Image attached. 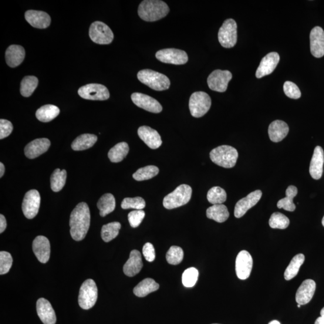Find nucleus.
<instances>
[{"label": "nucleus", "mask_w": 324, "mask_h": 324, "mask_svg": "<svg viewBox=\"0 0 324 324\" xmlns=\"http://www.w3.org/2000/svg\"><path fill=\"white\" fill-rule=\"evenodd\" d=\"M69 225L70 234L75 241L83 240L89 231L90 225V212L86 202H80L71 213Z\"/></svg>", "instance_id": "obj_1"}, {"label": "nucleus", "mask_w": 324, "mask_h": 324, "mask_svg": "<svg viewBox=\"0 0 324 324\" xmlns=\"http://www.w3.org/2000/svg\"><path fill=\"white\" fill-rule=\"evenodd\" d=\"M170 12L166 3L160 0H145L138 8V15L145 21L154 22L165 18Z\"/></svg>", "instance_id": "obj_2"}, {"label": "nucleus", "mask_w": 324, "mask_h": 324, "mask_svg": "<svg viewBox=\"0 0 324 324\" xmlns=\"http://www.w3.org/2000/svg\"><path fill=\"white\" fill-rule=\"evenodd\" d=\"M211 160L218 166L225 168L235 167L238 157V153L235 148L222 146L214 148L210 153Z\"/></svg>", "instance_id": "obj_3"}, {"label": "nucleus", "mask_w": 324, "mask_h": 324, "mask_svg": "<svg viewBox=\"0 0 324 324\" xmlns=\"http://www.w3.org/2000/svg\"><path fill=\"white\" fill-rule=\"evenodd\" d=\"M137 77L140 82L154 90H166L171 85L170 80L166 75L150 69L140 71Z\"/></svg>", "instance_id": "obj_4"}, {"label": "nucleus", "mask_w": 324, "mask_h": 324, "mask_svg": "<svg viewBox=\"0 0 324 324\" xmlns=\"http://www.w3.org/2000/svg\"><path fill=\"white\" fill-rule=\"evenodd\" d=\"M192 189L190 185L181 184L164 199L163 205L168 210L181 207L188 203L192 197Z\"/></svg>", "instance_id": "obj_5"}, {"label": "nucleus", "mask_w": 324, "mask_h": 324, "mask_svg": "<svg viewBox=\"0 0 324 324\" xmlns=\"http://www.w3.org/2000/svg\"><path fill=\"white\" fill-rule=\"evenodd\" d=\"M211 106V100L207 93L203 92H195L189 99V110L192 116L200 118L208 113Z\"/></svg>", "instance_id": "obj_6"}, {"label": "nucleus", "mask_w": 324, "mask_h": 324, "mask_svg": "<svg viewBox=\"0 0 324 324\" xmlns=\"http://www.w3.org/2000/svg\"><path fill=\"white\" fill-rule=\"evenodd\" d=\"M98 297V289L95 282L87 279L81 286L78 303L81 308L89 310L95 305Z\"/></svg>", "instance_id": "obj_7"}, {"label": "nucleus", "mask_w": 324, "mask_h": 324, "mask_svg": "<svg viewBox=\"0 0 324 324\" xmlns=\"http://www.w3.org/2000/svg\"><path fill=\"white\" fill-rule=\"evenodd\" d=\"M218 39L225 48H231L237 42V24L233 19L225 21L219 29Z\"/></svg>", "instance_id": "obj_8"}, {"label": "nucleus", "mask_w": 324, "mask_h": 324, "mask_svg": "<svg viewBox=\"0 0 324 324\" xmlns=\"http://www.w3.org/2000/svg\"><path fill=\"white\" fill-rule=\"evenodd\" d=\"M90 39L99 45H108L113 42L114 34L105 23L96 21L92 23L89 30Z\"/></svg>", "instance_id": "obj_9"}, {"label": "nucleus", "mask_w": 324, "mask_h": 324, "mask_svg": "<svg viewBox=\"0 0 324 324\" xmlns=\"http://www.w3.org/2000/svg\"><path fill=\"white\" fill-rule=\"evenodd\" d=\"M78 94L84 99L92 100H106L110 97L107 88L99 84H90L80 87Z\"/></svg>", "instance_id": "obj_10"}, {"label": "nucleus", "mask_w": 324, "mask_h": 324, "mask_svg": "<svg viewBox=\"0 0 324 324\" xmlns=\"http://www.w3.org/2000/svg\"><path fill=\"white\" fill-rule=\"evenodd\" d=\"M232 77V73L228 70H215L208 77V86L211 90L224 93L227 91Z\"/></svg>", "instance_id": "obj_11"}, {"label": "nucleus", "mask_w": 324, "mask_h": 324, "mask_svg": "<svg viewBox=\"0 0 324 324\" xmlns=\"http://www.w3.org/2000/svg\"><path fill=\"white\" fill-rule=\"evenodd\" d=\"M156 57L162 63L175 65H184L188 62L187 53L183 50L175 48L158 50L156 53Z\"/></svg>", "instance_id": "obj_12"}, {"label": "nucleus", "mask_w": 324, "mask_h": 324, "mask_svg": "<svg viewBox=\"0 0 324 324\" xmlns=\"http://www.w3.org/2000/svg\"><path fill=\"white\" fill-rule=\"evenodd\" d=\"M40 205V196L36 190L26 192L23 198L22 209L23 214L27 219H32L38 214Z\"/></svg>", "instance_id": "obj_13"}, {"label": "nucleus", "mask_w": 324, "mask_h": 324, "mask_svg": "<svg viewBox=\"0 0 324 324\" xmlns=\"http://www.w3.org/2000/svg\"><path fill=\"white\" fill-rule=\"evenodd\" d=\"M131 100L138 107L152 113L158 114L161 112L162 106L159 102L154 98L140 93H134L131 96Z\"/></svg>", "instance_id": "obj_14"}, {"label": "nucleus", "mask_w": 324, "mask_h": 324, "mask_svg": "<svg viewBox=\"0 0 324 324\" xmlns=\"http://www.w3.org/2000/svg\"><path fill=\"white\" fill-rule=\"evenodd\" d=\"M253 259L248 251H242L239 253L236 258L235 271L238 279H247L252 272Z\"/></svg>", "instance_id": "obj_15"}, {"label": "nucleus", "mask_w": 324, "mask_h": 324, "mask_svg": "<svg viewBox=\"0 0 324 324\" xmlns=\"http://www.w3.org/2000/svg\"><path fill=\"white\" fill-rule=\"evenodd\" d=\"M262 192L260 190L255 191L249 194L247 197L242 198L236 204L234 209L235 218H240L246 212L258 203L262 197Z\"/></svg>", "instance_id": "obj_16"}, {"label": "nucleus", "mask_w": 324, "mask_h": 324, "mask_svg": "<svg viewBox=\"0 0 324 324\" xmlns=\"http://www.w3.org/2000/svg\"><path fill=\"white\" fill-rule=\"evenodd\" d=\"M310 52L316 58L324 56V31L319 26L314 27L310 34Z\"/></svg>", "instance_id": "obj_17"}, {"label": "nucleus", "mask_w": 324, "mask_h": 324, "mask_svg": "<svg viewBox=\"0 0 324 324\" xmlns=\"http://www.w3.org/2000/svg\"><path fill=\"white\" fill-rule=\"evenodd\" d=\"M280 61L279 53L276 52H270L266 55L261 60L257 70L256 72V77L261 78L274 72Z\"/></svg>", "instance_id": "obj_18"}, {"label": "nucleus", "mask_w": 324, "mask_h": 324, "mask_svg": "<svg viewBox=\"0 0 324 324\" xmlns=\"http://www.w3.org/2000/svg\"><path fill=\"white\" fill-rule=\"evenodd\" d=\"M33 251L39 261L45 264L50 258V246L49 239L44 236H38L33 242Z\"/></svg>", "instance_id": "obj_19"}, {"label": "nucleus", "mask_w": 324, "mask_h": 324, "mask_svg": "<svg viewBox=\"0 0 324 324\" xmlns=\"http://www.w3.org/2000/svg\"><path fill=\"white\" fill-rule=\"evenodd\" d=\"M36 309L39 318L44 324H56V313L48 300L39 299L37 302Z\"/></svg>", "instance_id": "obj_20"}, {"label": "nucleus", "mask_w": 324, "mask_h": 324, "mask_svg": "<svg viewBox=\"0 0 324 324\" xmlns=\"http://www.w3.org/2000/svg\"><path fill=\"white\" fill-rule=\"evenodd\" d=\"M316 290V283L312 279L304 281L297 290L295 300L298 305H305L313 298Z\"/></svg>", "instance_id": "obj_21"}, {"label": "nucleus", "mask_w": 324, "mask_h": 324, "mask_svg": "<svg viewBox=\"0 0 324 324\" xmlns=\"http://www.w3.org/2000/svg\"><path fill=\"white\" fill-rule=\"evenodd\" d=\"M138 134L141 140L151 149H157L162 144V141L159 133L156 130L150 127L144 126L138 129Z\"/></svg>", "instance_id": "obj_22"}, {"label": "nucleus", "mask_w": 324, "mask_h": 324, "mask_svg": "<svg viewBox=\"0 0 324 324\" xmlns=\"http://www.w3.org/2000/svg\"><path fill=\"white\" fill-rule=\"evenodd\" d=\"M50 142L47 138H39L30 143L25 148V155L29 158H35L48 150Z\"/></svg>", "instance_id": "obj_23"}, {"label": "nucleus", "mask_w": 324, "mask_h": 324, "mask_svg": "<svg viewBox=\"0 0 324 324\" xmlns=\"http://www.w3.org/2000/svg\"><path fill=\"white\" fill-rule=\"evenodd\" d=\"M25 18L30 25L36 29H46L51 22V19L48 13L33 10L25 12Z\"/></svg>", "instance_id": "obj_24"}, {"label": "nucleus", "mask_w": 324, "mask_h": 324, "mask_svg": "<svg viewBox=\"0 0 324 324\" xmlns=\"http://www.w3.org/2000/svg\"><path fill=\"white\" fill-rule=\"evenodd\" d=\"M324 164V152L320 146H317L314 150L311 161H310L309 173L315 180H319L323 173Z\"/></svg>", "instance_id": "obj_25"}, {"label": "nucleus", "mask_w": 324, "mask_h": 324, "mask_svg": "<svg viewBox=\"0 0 324 324\" xmlns=\"http://www.w3.org/2000/svg\"><path fill=\"white\" fill-rule=\"evenodd\" d=\"M143 266V260L140 252L133 250L130 252L129 259L123 266V272L126 276L133 277L141 272Z\"/></svg>", "instance_id": "obj_26"}, {"label": "nucleus", "mask_w": 324, "mask_h": 324, "mask_svg": "<svg viewBox=\"0 0 324 324\" xmlns=\"http://www.w3.org/2000/svg\"><path fill=\"white\" fill-rule=\"evenodd\" d=\"M289 127L285 121L275 120L269 124L268 134L270 140L274 143H279L288 135Z\"/></svg>", "instance_id": "obj_27"}, {"label": "nucleus", "mask_w": 324, "mask_h": 324, "mask_svg": "<svg viewBox=\"0 0 324 324\" xmlns=\"http://www.w3.org/2000/svg\"><path fill=\"white\" fill-rule=\"evenodd\" d=\"M25 49L22 46H10L6 52V63L11 67H16L21 65L25 59Z\"/></svg>", "instance_id": "obj_28"}, {"label": "nucleus", "mask_w": 324, "mask_h": 324, "mask_svg": "<svg viewBox=\"0 0 324 324\" xmlns=\"http://www.w3.org/2000/svg\"><path fill=\"white\" fill-rule=\"evenodd\" d=\"M207 217L219 223L227 221L229 212L227 206L224 204H215L209 207L207 210Z\"/></svg>", "instance_id": "obj_29"}, {"label": "nucleus", "mask_w": 324, "mask_h": 324, "mask_svg": "<svg viewBox=\"0 0 324 324\" xmlns=\"http://www.w3.org/2000/svg\"><path fill=\"white\" fill-rule=\"evenodd\" d=\"M159 288V285L153 279L147 278L134 287V294L138 297H144L149 293L156 291Z\"/></svg>", "instance_id": "obj_30"}, {"label": "nucleus", "mask_w": 324, "mask_h": 324, "mask_svg": "<svg viewBox=\"0 0 324 324\" xmlns=\"http://www.w3.org/2000/svg\"><path fill=\"white\" fill-rule=\"evenodd\" d=\"M97 137L93 134H83L77 137L72 144V148L75 151H82L89 149L96 144Z\"/></svg>", "instance_id": "obj_31"}, {"label": "nucleus", "mask_w": 324, "mask_h": 324, "mask_svg": "<svg viewBox=\"0 0 324 324\" xmlns=\"http://www.w3.org/2000/svg\"><path fill=\"white\" fill-rule=\"evenodd\" d=\"M60 113L58 107L53 104H46L36 111L37 119L43 123L49 122L59 116Z\"/></svg>", "instance_id": "obj_32"}, {"label": "nucleus", "mask_w": 324, "mask_h": 324, "mask_svg": "<svg viewBox=\"0 0 324 324\" xmlns=\"http://www.w3.org/2000/svg\"><path fill=\"white\" fill-rule=\"evenodd\" d=\"M298 194V189L294 185H289L286 191V197L282 199L278 202V207L284 209L286 211H295L296 206L293 203V198Z\"/></svg>", "instance_id": "obj_33"}, {"label": "nucleus", "mask_w": 324, "mask_h": 324, "mask_svg": "<svg viewBox=\"0 0 324 324\" xmlns=\"http://www.w3.org/2000/svg\"><path fill=\"white\" fill-rule=\"evenodd\" d=\"M97 205L100 210V215L104 217L114 211L116 208V200L112 194H104L99 199Z\"/></svg>", "instance_id": "obj_34"}, {"label": "nucleus", "mask_w": 324, "mask_h": 324, "mask_svg": "<svg viewBox=\"0 0 324 324\" xmlns=\"http://www.w3.org/2000/svg\"><path fill=\"white\" fill-rule=\"evenodd\" d=\"M129 147L126 143H120L111 148L108 153V157L113 163H119L122 161L129 153Z\"/></svg>", "instance_id": "obj_35"}, {"label": "nucleus", "mask_w": 324, "mask_h": 324, "mask_svg": "<svg viewBox=\"0 0 324 324\" xmlns=\"http://www.w3.org/2000/svg\"><path fill=\"white\" fill-rule=\"evenodd\" d=\"M305 256L302 254L295 255L292 259L285 272L284 277L286 281H290L295 278L298 274L299 269L305 262Z\"/></svg>", "instance_id": "obj_36"}, {"label": "nucleus", "mask_w": 324, "mask_h": 324, "mask_svg": "<svg viewBox=\"0 0 324 324\" xmlns=\"http://www.w3.org/2000/svg\"><path fill=\"white\" fill-rule=\"evenodd\" d=\"M66 170H60V169H56L50 177V187H51L52 190L55 192L62 191L66 184Z\"/></svg>", "instance_id": "obj_37"}, {"label": "nucleus", "mask_w": 324, "mask_h": 324, "mask_svg": "<svg viewBox=\"0 0 324 324\" xmlns=\"http://www.w3.org/2000/svg\"><path fill=\"white\" fill-rule=\"evenodd\" d=\"M119 222H114L103 226L101 236L104 242H110L116 238L119 234L121 228Z\"/></svg>", "instance_id": "obj_38"}, {"label": "nucleus", "mask_w": 324, "mask_h": 324, "mask_svg": "<svg viewBox=\"0 0 324 324\" xmlns=\"http://www.w3.org/2000/svg\"><path fill=\"white\" fill-rule=\"evenodd\" d=\"M39 84L38 77L34 76H26L21 84V94L25 97H30L36 89Z\"/></svg>", "instance_id": "obj_39"}, {"label": "nucleus", "mask_w": 324, "mask_h": 324, "mask_svg": "<svg viewBox=\"0 0 324 324\" xmlns=\"http://www.w3.org/2000/svg\"><path fill=\"white\" fill-rule=\"evenodd\" d=\"M159 173V169L153 165L140 168L133 174V177L135 180L141 181L150 180V179L156 177Z\"/></svg>", "instance_id": "obj_40"}, {"label": "nucleus", "mask_w": 324, "mask_h": 324, "mask_svg": "<svg viewBox=\"0 0 324 324\" xmlns=\"http://www.w3.org/2000/svg\"><path fill=\"white\" fill-rule=\"evenodd\" d=\"M227 193L224 189L221 187H212L208 192L207 200L212 204H222L227 201Z\"/></svg>", "instance_id": "obj_41"}, {"label": "nucleus", "mask_w": 324, "mask_h": 324, "mask_svg": "<svg viewBox=\"0 0 324 324\" xmlns=\"http://www.w3.org/2000/svg\"><path fill=\"white\" fill-rule=\"evenodd\" d=\"M289 219L279 212L272 214L269 221V227L273 229H285L289 227Z\"/></svg>", "instance_id": "obj_42"}, {"label": "nucleus", "mask_w": 324, "mask_h": 324, "mask_svg": "<svg viewBox=\"0 0 324 324\" xmlns=\"http://www.w3.org/2000/svg\"><path fill=\"white\" fill-rule=\"evenodd\" d=\"M184 252L183 249L178 246H173L167 253L166 258L169 264L178 265L183 261Z\"/></svg>", "instance_id": "obj_43"}, {"label": "nucleus", "mask_w": 324, "mask_h": 324, "mask_svg": "<svg viewBox=\"0 0 324 324\" xmlns=\"http://www.w3.org/2000/svg\"><path fill=\"white\" fill-rule=\"evenodd\" d=\"M199 276V272L197 269L194 267L188 268L185 269L182 276V282L186 288H192L195 285Z\"/></svg>", "instance_id": "obj_44"}, {"label": "nucleus", "mask_w": 324, "mask_h": 324, "mask_svg": "<svg viewBox=\"0 0 324 324\" xmlns=\"http://www.w3.org/2000/svg\"><path fill=\"white\" fill-rule=\"evenodd\" d=\"M146 201L143 198H124L122 203H121V208L126 210V209L133 208L136 210H143L146 207Z\"/></svg>", "instance_id": "obj_45"}, {"label": "nucleus", "mask_w": 324, "mask_h": 324, "mask_svg": "<svg viewBox=\"0 0 324 324\" xmlns=\"http://www.w3.org/2000/svg\"><path fill=\"white\" fill-rule=\"evenodd\" d=\"M13 263V259L9 252L2 251L0 252V275H5L11 269Z\"/></svg>", "instance_id": "obj_46"}, {"label": "nucleus", "mask_w": 324, "mask_h": 324, "mask_svg": "<svg viewBox=\"0 0 324 324\" xmlns=\"http://www.w3.org/2000/svg\"><path fill=\"white\" fill-rule=\"evenodd\" d=\"M283 91L291 99H298L302 96L301 92L298 86L291 81H286L283 85Z\"/></svg>", "instance_id": "obj_47"}, {"label": "nucleus", "mask_w": 324, "mask_h": 324, "mask_svg": "<svg viewBox=\"0 0 324 324\" xmlns=\"http://www.w3.org/2000/svg\"><path fill=\"white\" fill-rule=\"evenodd\" d=\"M146 215L143 210H134L128 214L129 224L131 227L135 228L139 227Z\"/></svg>", "instance_id": "obj_48"}, {"label": "nucleus", "mask_w": 324, "mask_h": 324, "mask_svg": "<svg viewBox=\"0 0 324 324\" xmlns=\"http://www.w3.org/2000/svg\"><path fill=\"white\" fill-rule=\"evenodd\" d=\"M13 131V125L11 121L7 120H0V139L8 137Z\"/></svg>", "instance_id": "obj_49"}, {"label": "nucleus", "mask_w": 324, "mask_h": 324, "mask_svg": "<svg viewBox=\"0 0 324 324\" xmlns=\"http://www.w3.org/2000/svg\"><path fill=\"white\" fill-rule=\"evenodd\" d=\"M143 255L148 262H153L156 258V252L153 245L150 242L146 243L143 249Z\"/></svg>", "instance_id": "obj_50"}, {"label": "nucleus", "mask_w": 324, "mask_h": 324, "mask_svg": "<svg viewBox=\"0 0 324 324\" xmlns=\"http://www.w3.org/2000/svg\"><path fill=\"white\" fill-rule=\"evenodd\" d=\"M7 227V222L6 218L3 214L0 215V233H3L5 231Z\"/></svg>", "instance_id": "obj_51"}, {"label": "nucleus", "mask_w": 324, "mask_h": 324, "mask_svg": "<svg viewBox=\"0 0 324 324\" xmlns=\"http://www.w3.org/2000/svg\"><path fill=\"white\" fill-rule=\"evenodd\" d=\"M5 172V167L4 164L0 163V177H2Z\"/></svg>", "instance_id": "obj_52"}, {"label": "nucleus", "mask_w": 324, "mask_h": 324, "mask_svg": "<svg viewBox=\"0 0 324 324\" xmlns=\"http://www.w3.org/2000/svg\"><path fill=\"white\" fill-rule=\"evenodd\" d=\"M315 324H324V318L322 316L319 317V318L316 320Z\"/></svg>", "instance_id": "obj_53"}, {"label": "nucleus", "mask_w": 324, "mask_h": 324, "mask_svg": "<svg viewBox=\"0 0 324 324\" xmlns=\"http://www.w3.org/2000/svg\"><path fill=\"white\" fill-rule=\"evenodd\" d=\"M268 324H281L278 320H272V321L270 322Z\"/></svg>", "instance_id": "obj_54"}, {"label": "nucleus", "mask_w": 324, "mask_h": 324, "mask_svg": "<svg viewBox=\"0 0 324 324\" xmlns=\"http://www.w3.org/2000/svg\"><path fill=\"white\" fill-rule=\"evenodd\" d=\"M320 316L324 318V308L321 310V311H320Z\"/></svg>", "instance_id": "obj_55"}, {"label": "nucleus", "mask_w": 324, "mask_h": 324, "mask_svg": "<svg viewBox=\"0 0 324 324\" xmlns=\"http://www.w3.org/2000/svg\"><path fill=\"white\" fill-rule=\"evenodd\" d=\"M322 225L323 226V227H324V216H323V218L322 219Z\"/></svg>", "instance_id": "obj_56"}, {"label": "nucleus", "mask_w": 324, "mask_h": 324, "mask_svg": "<svg viewBox=\"0 0 324 324\" xmlns=\"http://www.w3.org/2000/svg\"><path fill=\"white\" fill-rule=\"evenodd\" d=\"M300 306H301V305H298V308H300Z\"/></svg>", "instance_id": "obj_57"}, {"label": "nucleus", "mask_w": 324, "mask_h": 324, "mask_svg": "<svg viewBox=\"0 0 324 324\" xmlns=\"http://www.w3.org/2000/svg\"><path fill=\"white\" fill-rule=\"evenodd\" d=\"M214 324H218V323H214Z\"/></svg>", "instance_id": "obj_58"}]
</instances>
